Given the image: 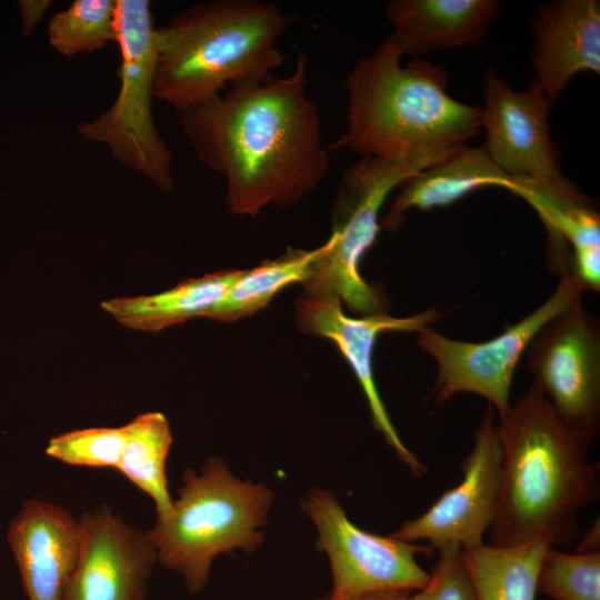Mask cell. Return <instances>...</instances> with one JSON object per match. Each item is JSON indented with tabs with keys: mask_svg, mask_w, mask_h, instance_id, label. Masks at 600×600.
<instances>
[{
	"mask_svg": "<svg viewBox=\"0 0 600 600\" xmlns=\"http://www.w3.org/2000/svg\"><path fill=\"white\" fill-rule=\"evenodd\" d=\"M307 74L308 58L299 53L287 76L234 82L180 112L197 158L224 177L231 213L254 217L269 204L289 207L328 174V148Z\"/></svg>",
	"mask_w": 600,
	"mask_h": 600,
	"instance_id": "6da1fadb",
	"label": "cell"
},
{
	"mask_svg": "<svg viewBox=\"0 0 600 600\" xmlns=\"http://www.w3.org/2000/svg\"><path fill=\"white\" fill-rule=\"evenodd\" d=\"M502 478L488 544L512 547L537 538L569 544L578 513L600 496L598 462L534 384L499 414Z\"/></svg>",
	"mask_w": 600,
	"mask_h": 600,
	"instance_id": "7a4b0ae2",
	"label": "cell"
},
{
	"mask_svg": "<svg viewBox=\"0 0 600 600\" xmlns=\"http://www.w3.org/2000/svg\"><path fill=\"white\" fill-rule=\"evenodd\" d=\"M391 37L346 78V131L331 146L392 162L437 163L481 130V108L453 99L441 66L401 63Z\"/></svg>",
	"mask_w": 600,
	"mask_h": 600,
	"instance_id": "3957f363",
	"label": "cell"
},
{
	"mask_svg": "<svg viewBox=\"0 0 600 600\" xmlns=\"http://www.w3.org/2000/svg\"><path fill=\"white\" fill-rule=\"evenodd\" d=\"M291 18L271 1L213 0L157 28L154 99L182 112L230 84L273 74Z\"/></svg>",
	"mask_w": 600,
	"mask_h": 600,
	"instance_id": "277c9868",
	"label": "cell"
},
{
	"mask_svg": "<svg viewBox=\"0 0 600 600\" xmlns=\"http://www.w3.org/2000/svg\"><path fill=\"white\" fill-rule=\"evenodd\" d=\"M171 511L146 531L158 562L181 574L191 592L201 591L214 558L240 549L252 553L263 542L261 528L274 494L262 483L234 477L223 460H206L200 474L182 473Z\"/></svg>",
	"mask_w": 600,
	"mask_h": 600,
	"instance_id": "5b68a950",
	"label": "cell"
},
{
	"mask_svg": "<svg viewBox=\"0 0 600 600\" xmlns=\"http://www.w3.org/2000/svg\"><path fill=\"white\" fill-rule=\"evenodd\" d=\"M116 7L120 90L109 109L81 123L77 131L87 141L106 144L118 163L144 176L163 192H170L172 156L152 116L157 28L150 2L116 0Z\"/></svg>",
	"mask_w": 600,
	"mask_h": 600,
	"instance_id": "8992f818",
	"label": "cell"
},
{
	"mask_svg": "<svg viewBox=\"0 0 600 600\" xmlns=\"http://www.w3.org/2000/svg\"><path fill=\"white\" fill-rule=\"evenodd\" d=\"M432 164L361 157L351 166L333 200L331 234L303 283L304 292L336 296L362 316L387 313V300L362 278L359 264L376 242L379 213L389 193Z\"/></svg>",
	"mask_w": 600,
	"mask_h": 600,
	"instance_id": "52a82bcc",
	"label": "cell"
},
{
	"mask_svg": "<svg viewBox=\"0 0 600 600\" xmlns=\"http://www.w3.org/2000/svg\"><path fill=\"white\" fill-rule=\"evenodd\" d=\"M584 289L570 273L533 312L483 342L450 339L426 327L417 333V344L437 362L434 403L470 392L484 397L498 414L510 407L511 383L516 369L540 329L554 316L581 300Z\"/></svg>",
	"mask_w": 600,
	"mask_h": 600,
	"instance_id": "ba28073f",
	"label": "cell"
},
{
	"mask_svg": "<svg viewBox=\"0 0 600 600\" xmlns=\"http://www.w3.org/2000/svg\"><path fill=\"white\" fill-rule=\"evenodd\" d=\"M302 511L318 531L317 546L328 554L333 588L330 597L422 589L430 573L416 560L431 556L430 546L378 536L351 522L334 494L312 489L301 501Z\"/></svg>",
	"mask_w": 600,
	"mask_h": 600,
	"instance_id": "9c48e42d",
	"label": "cell"
},
{
	"mask_svg": "<svg viewBox=\"0 0 600 600\" xmlns=\"http://www.w3.org/2000/svg\"><path fill=\"white\" fill-rule=\"evenodd\" d=\"M532 384L588 446L600 429V328L581 300L550 319L527 349Z\"/></svg>",
	"mask_w": 600,
	"mask_h": 600,
	"instance_id": "30bf717a",
	"label": "cell"
},
{
	"mask_svg": "<svg viewBox=\"0 0 600 600\" xmlns=\"http://www.w3.org/2000/svg\"><path fill=\"white\" fill-rule=\"evenodd\" d=\"M502 460L499 427L489 403L476 431L473 448L461 461L460 483L390 536L409 542L427 541L433 550L449 543H458L462 549L483 543L496 511Z\"/></svg>",
	"mask_w": 600,
	"mask_h": 600,
	"instance_id": "8fae6325",
	"label": "cell"
},
{
	"mask_svg": "<svg viewBox=\"0 0 600 600\" xmlns=\"http://www.w3.org/2000/svg\"><path fill=\"white\" fill-rule=\"evenodd\" d=\"M296 317L299 329L309 334L330 339L352 369L367 399L372 423L380 431L416 477L427 472V467L404 446L378 392L373 373V350L382 332H419L441 314L433 308L418 314L394 318L387 313L347 316L338 297L304 292L297 302Z\"/></svg>",
	"mask_w": 600,
	"mask_h": 600,
	"instance_id": "7c38bea8",
	"label": "cell"
},
{
	"mask_svg": "<svg viewBox=\"0 0 600 600\" xmlns=\"http://www.w3.org/2000/svg\"><path fill=\"white\" fill-rule=\"evenodd\" d=\"M481 129L483 148L510 180L550 182L564 178L550 137L551 103L533 79L522 91L512 90L488 68L483 81Z\"/></svg>",
	"mask_w": 600,
	"mask_h": 600,
	"instance_id": "4fadbf2b",
	"label": "cell"
},
{
	"mask_svg": "<svg viewBox=\"0 0 600 600\" xmlns=\"http://www.w3.org/2000/svg\"><path fill=\"white\" fill-rule=\"evenodd\" d=\"M78 521L79 561L60 600H146L158 561L147 533L106 504Z\"/></svg>",
	"mask_w": 600,
	"mask_h": 600,
	"instance_id": "5bb4252c",
	"label": "cell"
},
{
	"mask_svg": "<svg viewBox=\"0 0 600 600\" xmlns=\"http://www.w3.org/2000/svg\"><path fill=\"white\" fill-rule=\"evenodd\" d=\"M28 600H60L80 556V526L62 506L28 498L7 530Z\"/></svg>",
	"mask_w": 600,
	"mask_h": 600,
	"instance_id": "9a60e30c",
	"label": "cell"
},
{
	"mask_svg": "<svg viewBox=\"0 0 600 600\" xmlns=\"http://www.w3.org/2000/svg\"><path fill=\"white\" fill-rule=\"evenodd\" d=\"M534 80L552 104L579 72L600 73V2L557 0L532 21Z\"/></svg>",
	"mask_w": 600,
	"mask_h": 600,
	"instance_id": "2e32d148",
	"label": "cell"
},
{
	"mask_svg": "<svg viewBox=\"0 0 600 600\" xmlns=\"http://www.w3.org/2000/svg\"><path fill=\"white\" fill-rule=\"evenodd\" d=\"M500 11L497 0H393L386 13L404 54H423L480 42Z\"/></svg>",
	"mask_w": 600,
	"mask_h": 600,
	"instance_id": "e0dca14e",
	"label": "cell"
},
{
	"mask_svg": "<svg viewBox=\"0 0 600 600\" xmlns=\"http://www.w3.org/2000/svg\"><path fill=\"white\" fill-rule=\"evenodd\" d=\"M510 179L498 169L482 146L466 144L406 180L380 227L393 232L410 209L426 211L446 207L480 188H507Z\"/></svg>",
	"mask_w": 600,
	"mask_h": 600,
	"instance_id": "ac0fdd59",
	"label": "cell"
},
{
	"mask_svg": "<svg viewBox=\"0 0 600 600\" xmlns=\"http://www.w3.org/2000/svg\"><path fill=\"white\" fill-rule=\"evenodd\" d=\"M507 189L526 200L539 214L561 274L570 272L567 243L572 251L600 247V217L594 202L566 178L550 182L510 180Z\"/></svg>",
	"mask_w": 600,
	"mask_h": 600,
	"instance_id": "d6986e66",
	"label": "cell"
},
{
	"mask_svg": "<svg viewBox=\"0 0 600 600\" xmlns=\"http://www.w3.org/2000/svg\"><path fill=\"white\" fill-rule=\"evenodd\" d=\"M242 273L238 269L221 270L183 280L160 293L106 300L101 307L127 328L158 332L204 317Z\"/></svg>",
	"mask_w": 600,
	"mask_h": 600,
	"instance_id": "ffe728a7",
	"label": "cell"
},
{
	"mask_svg": "<svg viewBox=\"0 0 600 600\" xmlns=\"http://www.w3.org/2000/svg\"><path fill=\"white\" fill-rule=\"evenodd\" d=\"M552 547L546 538L512 547L481 543L462 549L477 600H536L542 559Z\"/></svg>",
	"mask_w": 600,
	"mask_h": 600,
	"instance_id": "44dd1931",
	"label": "cell"
},
{
	"mask_svg": "<svg viewBox=\"0 0 600 600\" xmlns=\"http://www.w3.org/2000/svg\"><path fill=\"white\" fill-rule=\"evenodd\" d=\"M321 246L312 250L289 248L274 260L243 270L226 294L204 314V318L233 322L264 308L282 289L304 283L311 276Z\"/></svg>",
	"mask_w": 600,
	"mask_h": 600,
	"instance_id": "7402d4cb",
	"label": "cell"
},
{
	"mask_svg": "<svg viewBox=\"0 0 600 600\" xmlns=\"http://www.w3.org/2000/svg\"><path fill=\"white\" fill-rule=\"evenodd\" d=\"M126 430L117 470L147 493L154 502L157 517H163L173 503L166 468L173 441L169 421L161 412H146L127 423Z\"/></svg>",
	"mask_w": 600,
	"mask_h": 600,
	"instance_id": "603a6c76",
	"label": "cell"
},
{
	"mask_svg": "<svg viewBox=\"0 0 600 600\" xmlns=\"http://www.w3.org/2000/svg\"><path fill=\"white\" fill-rule=\"evenodd\" d=\"M116 0H74L48 26L52 48L64 57L92 52L117 40Z\"/></svg>",
	"mask_w": 600,
	"mask_h": 600,
	"instance_id": "cb8c5ba5",
	"label": "cell"
},
{
	"mask_svg": "<svg viewBox=\"0 0 600 600\" xmlns=\"http://www.w3.org/2000/svg\"><path fill=\"white\" fill-rule=\"evenodd\" d=\"M538 591L556 600H600V551L567 553L550 547L541 562Z\"/></svg>",
	"mask_w": 600,
	"mask_h": 600,
	"instance_id": "d4e9b609",
	"label": "cell"
},
{
	"mask_svg": "<svg viewBox=\"0 0 600 600\" xmlns=\"http://www.w3.org/2000/svg\"><path fill=\"white\" fill-rule=\"evenodd\" d=\"M126 436V424L72 430L52 437L46 453L70 466L118 469Z\"/></svg>",
	"mask_w": 600,
	"mask_h": 600,
	"instance_id": "484cf974",
	"label": "cell"
},
{
	"mask_svg": "<svg viewBox=\"0 0 600 600\" xmlns=\"http://www.w3.org/2000/svg\"><path fill=\"white\" fill-rule=\"evenodd\" d=\"M461 546L449 543L438 549L439 558L427 584L409 600H477L476 591L463 563Z\"/></svg>",
	"mask_w": 600,
	"mask_h": 600,
	"instance_id": "4316f807",
	"label": "cell"
},
{
	"mask_svg": "<svg viewBox=\"0 0 600 600\" xmlns=\"http://www.w3.org/2000/svg\"><path fill=\"white\" fill-rule=\"evenodd\" d=\"M570 273L584 290H600V247L581 248L572 251Z\"/></svg>",
	"mask_w": 600,
	"mask_h": 600,
	"instance_id": "83f0119b",
	"label": "cell"
},
{
	"mask_svg": "<svg viewBox=\"0 0 600 600\" xmlns=\"http://www.w3.org/2000/svg\"><path fill=\"white\" fill-rule=\"evenodd\" d=\"M51 1L48 0H21L18 2L22 22V34L30 36L37 23L41 22L46 10Z\"/></svg>",
	"mask_w": 600,
	"mask_h": 600,
	"instance_id": "f1b7e54d",
	"label": "cell"
},
{
	"mask_svg": "<svg viewBox=\"0 0 600 600\" xmlns=\"http://www.w3.org/2000/svg\"><path fill=\"white\" fill-rule=\"evenodd\" d=\"M319 600H409V596L408 592L403 591H388L367 593L349 598H332L329 596Z\"/></svg>",
	"mask_w": 600,
	"mask_h": 600,
	"instance_id": "f546056e",
	"label": "cell"
},
{
	"mask_svg": "<svg viewBox=\"0 0 600 600\" xmlns=\"http://www.w3.org/2000/svg\"><path fill=\"white\" fill-rule=\"evenodd\" d=\"M600 530L599 520L586 532L581 542L578 546L577 552H594L599 550Z\"/></svg>",
	"mask_w": 600,
	"mask_h": 600,
	"instance_id": "4dcf8cb0",
	"label": "cell"
}]
</instances>
